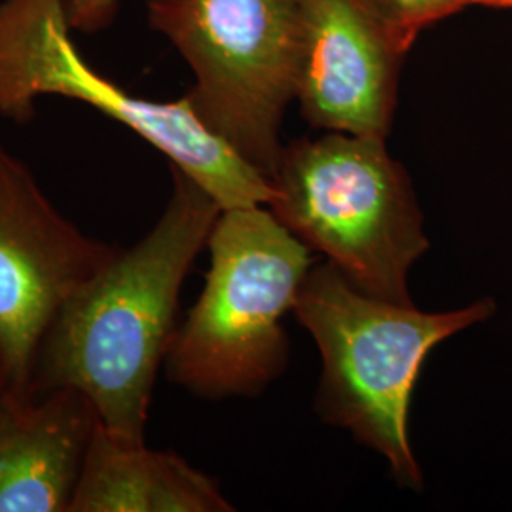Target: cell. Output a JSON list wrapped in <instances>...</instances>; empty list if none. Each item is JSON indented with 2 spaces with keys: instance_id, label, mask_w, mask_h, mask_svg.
Returning <instances> with one entry per match:
<instances>
[{
  "instance_id": "cell-4",
  "label": "cell",
  "mask_w": 512,
  "mask_h": 512,
  "mask_svg": "<svg viewBox=\"0 0 512 512\" xmlns=\"http://www.w3.org/2000/svg\"><path fill=\"white\" fill-rule=\"evenodd\" d=\"M266 205L365 293L414 304L410 268L431 247L403 164L385 139L329 131L283 145Z\"/></svg>"
},
{
  "instance_id": "cell-13",
  "label": "cell",
  "mask_w": 512,
  "mask_h": 512,
  "mask_svg": "<svg viewBox=\"0 0 512 512\" xmlns=\"http://www.w3.org/2000/svg\"><path fill=\"white\" fill-rule=\"evenodd\" d=\"M484 6H499V8H512V0H480Z\"/></svg>"
},
{
  "instance_id": "cell-7",
  "label": "cell",
  "mask_w": 512,
  "mask_h": 512,
  "mask_svg": "<svg viewBox=\"0 0 512 512\" xmlns=\"http://www.w3.org/2000/svg\"><path fill=\"white\" fill-rule=\"evenodd\" d=\"M114 253L65 219L0 141V355L12 389H29L55 315Z\"/></svg>"
},
{
  "instance_id": "cell-5",
  "label": "cell",
  "mask_w": 512,
  "mask_h": 512,
  "mask_svg": "<svg viewBox=\"0 0 512 512\" xmlns=\"http://www.w3.org/2000/svg\"><path fill=\"white\" fill-rule=\"evenodd\" d=\"M44 95L86 103L131 129L209 192L220 209L272 200L270 179L205 128L186 95L150 101L97 73L74 44L65 0H2L0 116L29 122Z\"/></svg>"
},
{
  "instance_id": "cell-11",
  "label": "cell",
  "mask_w": 512,
  "mask_h": 512,
  "mask_svg": "<svg viewBox=\"0 0 512 512\" xmlns=\"http://www.w3.org/2000/svg\"><path fill=\"white\" fill-rule=\"evenodd\" d=\"M385 40L406 55L421 31L480 0H353Z\"/></svg>"
},
{
  "instance_id": "cell-1",
  "label": "cell",
  "mask_w": 512,
  "mask_h": 512,
  "mask_svg": "<svg viewBox=\"0 0 512 512\" xmlns=\"http://www.w3.org/2000/svg\"><path fill=\"white\" fill-rule=\"evenodd\" d=\"M171 177L173 192L154 228L116 251L55 315L29 385L73 387L99 425L133 442H145L181 287L222 211L181 169L171 167Z\"/></svg>"
},
{
  "instance_id": "cell-10",
  "label": "cell",
  "mask_w": 512,
  "mask_h": 512,
  "mask_svg": "<svg viewBox=\"0 0 512 512\" xmlns=\"http://www.w3.org/2000/svg\"><path fill=\"white\" fill-rule=\"evenodd\" d=\"M71 512H228L230 501L211 476L183 458L93 431Z\"/></svg>"
},
{
  "instance_id": "cell-6",
  "label": "cell",
  "mask_w": 512,
  "mask_h": 512,
  "mask_svg": "<svg viewBox=\"0 0 512 512\" xmlns=\"http://www.w3.org/2000/svg\"><path fill=\"white\" fill-rule=\"evenodd\" d=\"M147 14L190 65L203 126L270 179L296 99V0H147Z\"/></svg>"
},
{
  "instance_id": "cell-9",
  "label": "cell",
  "mask_w": 512,
  "mask_h": 512,
  "mask_svg": "<svg viewBox=\"0 0 512 512\" xmlns=\"http://www.w3.org/2000/svg\"><path fill=\"white\" fill-rule=\"evenodd\" d=\"M97 427L73 387L0 393V512L69 511Z\"/></svg>"
},
{
  "instance_id": "cell-14",
  "label": "cell",
  "mask_w": 512,
  "mask_h": 512,
  "mask_svg": "<svg viewBox=\"0 0 512 512\" xmlns=\"http://www.w3.org/2000/svg\"><path fill=\"white\" fill-rule=\"evenodd\" d=\"M10 385L8 382V374H6V368H4V361H2V355H0V393Z\"/></svg>"
},
{
  "instance_id": "cell-2",
  "label": "cell",
  "mask_w": 512,
  "mask_h": 512,
  "mask_svg": "<svg viewBox=\"0 0 512 512\" xmlns=\"http://www.w3.org/2000/svg\"><path fill=\"white\" fill-rule=\"evenodd\" d=\"M495 311L492 296L458 310H418L357 289L327 260L313 264L293 313L321 355L317 416L380 454L403 488L420 492L408 416L423 363L439 344L490 321Z\"/></svg>"
},
{
  "instance_id": "cell-8",
  "label": "cell",
  "mask_w": 512,
  "mask_h": 512,
  "mask_svg": "<svg viewBox=\"0 0 512 512\" xmlns=\"http://www.w3.org/2000/svg\"><path fill=\"white\" fill-rule=\"evenodd\" d=\"M296 101L310 126L387 139L404 57L353 0H296Z\"/></svg>"
},
{
  "instance_id": "cell-3",
  "label": "cell",
  "mask_w": 512,
  "mask_h": 512,
  "mask_svg": "<svg viewBox=\"0 0 512 512\" xmlns=\"http://www.w3.org/2000/svg\"><path fill=\"white\" fill-rule=\"evenodd\" d=\"M198 302L175 329L167 378L196 397H256L289 363L281 321L293 311L313 251L264 205L222 209Z\"/></svg>"
},
{
  "instance_id": "cell-12",
  "label": "cell",
  "mask_w": 512,
  "mask_h": 512,
  "mask_svg": "<svg viewBox=\"0 0 512 512\" xmlns=\"http://www.w3.org/2000/svg\"><path fill=\"white\" fill-rule=\"evenodd\" d=\"M120 0H65L73 31L93 35L107 29L118 12Z\"/></svg>"
}]
</instances>
